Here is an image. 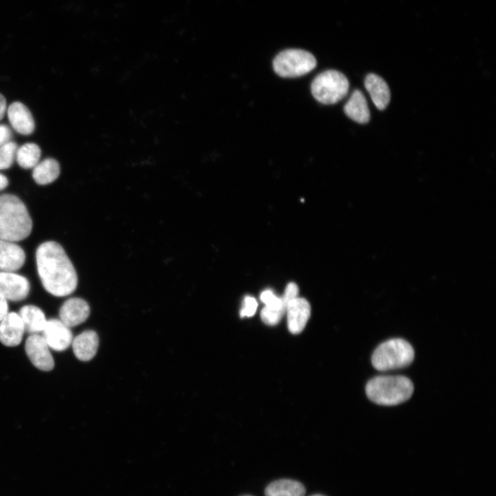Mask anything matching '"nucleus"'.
Here are the masks:
<instances>
[{
  "mask_svg": "<svg viewBox=\"0 0 496 496\" xmlns=\"http://www.w3.org/2000/svg\"><path fill=\"white\" fill-rule=\"evenodd\" d=\"M17 149V143L12 141L0 147V169H8L12 165Z\"/></svg>",
  "mask_w": 496,
  "mask_h": 496,
  "instance_id": "nucleus-23",
  "label": "nucleus"
},
{
  "mask_svg": "<svg viewBox=\"0 0 496 496\" xmlns=\"http://www.w3.org/2000/svg\"><path fill=\"white\" fill-rule=\"evenodd\" d=\"M364 86L375 107L382 110L388 105L391 93L386 81L375 74H368L364 80Z\"/></svg>",
  "mask_w": 496,
  "mask_h": 496,
  "instance_id": "nucleus-15",
  "label": "nucleus"
},
{
  "mask_svg": "<svg viewBox=\"0 0 496 496\" xmlns=\"http://www.w3.org/2000/svg\"><path fill=\"white\" fill-rule=\"evenodd\" d=\"M37 271L45 289L57 297L71 294L76 288L75 268L58 242L47 241L36 251Z\"/></svg>",
  "mask_w": 496,
  "mask_h": 496,
  "instance_id": "nucleus-1",
  "label": "nucleus"
},
{
  "mask_svg": "<svg viewBox=\"0 0 496 496\" xmlns=\"http://www.w3.org/2000/svg\"><path fill=\"white\" fill-rule=\"evenodd\" d=\"M346 115L358 123H366L370 119L367 101L362 92L355 90L344 107Z\"/></svg>",
  "mask_w": 496,
  "mask_h": 496,
  "instance_id": "nucleus-17",
  "label": "nucleus"
},
{
  "mask_svg": "<svg viewBox=\"0 0 496 496\" xmlns=\"http://www.w3.org/2000/svg\"><path fill=\"white\" fill-rule=\"evenodd\" d=\"M6 110V101L5 97L0 94V120L3 118Z\"/></svg>",
  "mask_w": 496,
  "mask_h": 496,
  "instance_id": "nucleus-29",
  "label": "nucleus"
},
{
  "mask_svg": "<svg viewBox=\"0 0 496 496\" xmlns=\"http://www.w3.org/2000/svg\"><path fill=\"white\" fill-rule=\"evenodd\" d=\"M257 301L254 297L249 296H245L243 301V307L240 312V317H251L254 316L257 309Z\"/></svg>",
  "mask_w": 496,
  "mask_h": 496,
  "instance_id": "nucleus-24",
  "label": "nucleus"
},
{
  "mask_svg": "<svg viewBox=\"0 0 496 496\" xmlns=\"http://www.w3.org/2000/svg\"><path fill=\"white\" fill-rule=\"evenodd\" d=\"M41 151L34 143H25L17 149L16 160L24 169L33 168L39 161Z\"/></svg>",
  "mask_w": 496,
  "mask_h": 496,
  "instance_id": "nucleus-21",
  "label": "nucleus"
},
{
  "mask_svg": "<svg viewBox=\"0 0 496 496\" xmlns=\"http://www.w3.org/2000/svg\"><path fill=\"white\" fill-rule=\"evenodd\" d=\"M23 322L25 331L31 334L41 333L47 320L43 311L34 305H25L18 313Z\"/></svg>",
  "mask_w": 496,
  "mask_h": 496,
  "instance_id": "nucleus-18",
  "label": "nucleus"
},
{
  "mask_svg": "<svg viewBox=\"0 0 496 496\" xmlns=\"http://www.w3.org/2000/svg\"><path fill=\"white\" fill-rule=\"evenodd\" d=\"M24 326L19 313L8 312L0 321V342L7 347H15L21 342Z\"/></svg>",
  "mask_w": 496,
  "mask_h": 496,
  "instance_id": "nucleus-12",
  "label": "nucleus"
},
{
  "mask_svg": "<svg viewBox=\"0 0 496 496\" xmlns=\"http://www.w3.org/2000/svg\"><path fill=\"white\" fill-rule=\"evenodd\" d=\"M349 83L341 72L329 70L319 74L313 80L311 91L313 97L326 105L334 104L348 93Z\"/></svg>",
  "mask_w": 496,
  "mask_h": 496,
  "instance_id": "nucleus-5",
  "label": "nucleus"
},
{
  "mask_svg": "<svg viewBox=\"0 0 496 496\" xmlns=\"http://www.w3.org/2000/svg\"><path fill=\"white\" fill-rule=\"evenodd\" d=\"M304 486L291 479H279L269 484L265 490V496H304Z\"/></svg>",
  "mask_w": 496,
  "mask_h": 496,
  "instance_id": "nucleus-20",
  "label": "nucleus"
},
{
  "mask_svg": "<svg viewBox=\"0 0 496 496\" xmlns=\"http://www.w3.org/2000/svg\"><path fill=\"white\" fill-rule=\"evenodd\" d=\"M286 313V304L282 297H277L275 300L265 304L260 312V318L267 325H276Z\"/></svg>",
  "mask_w": 496,
  "mask_h": 496,
  "instance_id": "nucleus-22",
  "label": "nucleus"
},
{
  "mask_svg": "<svg viewBox=\"0 0 496 496\" xmlns=\"http://www.w3.org/2000/svg\"><path fill=\"white\" fill-rule=\"evenodd\" d=\"M32 222L27 208L15 195H0V240L17 242L31 233Z\"/></svg>",
  "mask_w": 496,
  "mask_h": 496,
  "instance_id": "nucleus-2",
  "label": "nucleus"
},
{
  "mask_svg": "<svg viewBox=\"0 0 496 496\" xmlns=\"http://www.w3.org/2000/svg\"><path fill=\"white\" fill-rule=\"evenodd\" d=\"M28 280L11 271H0V294L7 300L17 302L25 299L30 291Z\"/></svg>",
  "mask_w": 496,
  "mask_h": 496,
  "instance_id": "nucleus-9",
  "label": "nucleus"
},
{
  "mask_svg": "<svg viewBox=\"0 0 496 496\" xmlns=\"http://www.w3.org/2000/svg\"><path fill=\"white\" fill-rule=\"evenodd\" d=\"M410 379L403 375H382L370 380L365 388L368 398L384 406H393L408 400L413 392Z\"/></svg>",
  "mask_w": 496,
  "mask_h": 496,
  "instance_id": "nucleus-3",
  "label": "nucleus"
},
{
  "mask_svg": "<svg viewBox=\"0 0 496 496\" xmlns=\"http://www.w3.org/2000/svg\"><path fill=\"white\" fill-rule=\"evenodd\" d=\"M298 287L297 285L294 282H289L285 288L284 295L282 296L285 303L286 304V307L289 302L298 298Z\"/></svg>",
  "mask_w": 496,
  "mask_h": 496,
  "instance_id": "nucleus-25",
  "label": "nucleus"
},
{
  "mask_svg": "<svg viewBox=\"0 0 496 496\" xmlns=\"http://www.w3.org/2000/svg\"><path fill=\"white\" fill-rule=\"evenodd\" d=\"M25 349L32 364L37 369L48 371L54 368L53 357L42 335L31 334L26 340Z\"/></svg>",
  "mask_w": 496,
  "mask_h": 496,
  "instance_id": "nucleus-7",
  "label": "nucleus"
},
{
  "mask_svg": "<svg viewBox=\"0 0 496 496\" xmlns=\"http://www.w3.org/2000/svg\"><path fill=\"white\" fill-rule=\"evenodd\" d=\"M311 496H324V495H320V494H316V495H311Z\"/></svg>",
  "mask_w": 496,
  "mask_h": 496,
  "instance_id": "nucleus-31",
  "label": "nucleus"
},
{
  "mask_svg": "<svg viewBox=\"0 0 496 496\" xmlns=\"http://www.w3.org/2000/svg\"><path fill=\"white\" fill-rule=\"evenodd\" d=\"M277 297L271 290L267 289L262 292L260 298L263 303L267 304L275 300Z\"/></svg>",
  "mask_w": 496,
  "mask_h": 496,
  "instance_id": "nucleus-27",
  "label": "nucleus"
},
{
  "mask_svg": "<svg viewBox=\"0 0 496 496\" xmlns=\"http://www.w3.org/2000/svg\"><path fill=\"white\" fill-rule=\"evenodd\" d=\"M316 64V59L311 53L300 49H288L275 57L273 68L280 76L291 78L310 72Z\"/></svg>",
  "mask_w": 496,
  "mask_h": 496,
  "instance_id": "nucleus-6",
  "label": "nucleus"
},
{
  "mask_svg": "<svg viewBox=\"0 0 496 496\" xmlns=\"http://www.w3.org/2000/svg\"><path fill=\"white\" fill-rule=\"evenodd\" d=\"M90 315L87 302L80 298L68 299L60 308V320L68 327H72L85 322Z\"/></svg>",
  "mask_w": 496,
  "mask_h": 496,
  "instance_id": "nucleus-11",
  "label": "nucleus"
},
{
  "mask_svg": "<svg viewBox=\"0 0 496 496\" xmlns=\"http://www.w3.org/2000/svg\"><path fill=\"white\" fill-rule=\"evenodd\" d=\"M41 333L49 347L56 351L65 350L72 344L73 340L70 328L60 319L47 320Z\"/></svg>",
  "mask_w": 496,
  "mask_h": 496,
  "instance_id": "nucleus-8",
  "label": "nucleus"
},
{
  "mask_svg": "<svg viewBox=\"0 0 496 496\" xmlns=\"http://www.w3.org/2000/svg\"><path fill=\"white\" fill-rule=\"evenodd\" d=\"M25 260L23 249L15 242L0 240V271L14 272Z\"/></svg>",
  "mask_w": 496,
  "mask_h": 496,
  "instance_id": "nucleus-13",
  "label": "nucleus"
},
{
  "mask_svg": "<svg viewBox=\"0 0 496 496\" xmlns=\"http://www.w3.org/2000/svg\"><path fill=\"white\" fill-rule=\"evenodd\" d=\"M8 185V180L3 174H0V191L4 189Z\"/></svg>",
  "mask_w": 496,
  "mask_h": 496,
  "instance_id": "nucleus-30",
  "label": "nucleus"
},
{
  "mask_svg": "<svg viewBox=\"0 0 496 496\" xmlns=\"http://www.w3.org/2000/svg\"><path fill=\"white\" fill-rule=\"evenodd\" d=\"M8 313V300L0 294V321L7 315Z\"/></svg>",
  "mask_w": 496,
  "mask_h": 496,
  "instance_id": "nucleus-28",
  "label": "nucleus"
},
{
  "mask_svg": "<svg viewBox=\"0 0 496 496\" xmlns=\"http://www.w3.org/2000/svg\"><path fill=\"white\" fill-rule=\"evenodd\" d=\"M287 327L293 334L300 333L304 328L311 314L309 302L303 298H296L286 307Z\"/></svg>",
  "mask_w": 496,
  "mask_h": 496,
  "instance_id": "nucleus-10",
  "label": "nucleus"
},
{
  "mask_svg": "<svg viewBox=\"0 0 496 496\" xmlns=\"http://www.w3.org/2000/svg\"><path fill=\"white\" fill-rule=\"evenodd\" d=\"M12 132L6 125H0V147L10 141Z\"/></svg>",
  "mask_w": 496,
  "mask_h": 496,
  "instance_id": "nucleus-26",
  "label": "nucleus"
},
{
  "mask_svg": "<svg viewBox=\"0 0 496 496\" xmlns=\"http://www.w3.org/2000/svg\"><path fill=\"white\" fill-rule=\"evenodd\" d=\"M60 174V165L56 160L47 158L38 163L32 171V178L39 185H48L54 181Z\"/></svg>",
  "mask_w": 496,
  "mask_h": 496,
  "instance_id": "nucleus-19",
  "label": "nucleus"
},
{
  "mask_svg": "<svg viewBox=\"0 0 496 496\" xmlns=\"http://www.w3.org/2000/svg\"><path fill=\"white\" fill-rule=\"evenodd\" d=\"M8 118L12 127L18 133L29 135L34 130V121L29 109L22 103L15 101L7 110Z\"/></svg>",
  "mask_w": 496,
  "mask_h": 496,
  "instance_id": "nucleus-14",
  "label": "nucleus"
},
{
  "mask_svg": "<svg viewBox=\"0 0 496 496\" xmlns=\"http://www.w3.org/2000/svg\"><path fill=\"white\" fill-rule=\"evenodd\" d=\"M75 356L81 361H88L96 355L99 347V338L92 330H87L74 338L72 342Z\"/></svg>",
  "mask_w": 496,
  "mask_h": 496,
  "instance_id": "nucleus-16",
  "label": "nucleus"
},
{
  "mask_svg": "<svg viewBox=\"0 0 496 496\" xmlns=\"http://www.w3.org/2000/svg\"><path fill=\"white\" fill-rule=\"evenodd\" d=\"M414 355V350L409 342L393 338L381 343L375 349L371 363L380 371L399 369L411 364Z\"/></svg>",
  "mask_w": 496,
  "mask_h": 496,
  "instance_id": "nucleus-4",
  "label": "nucleus"
}]
</instances>
